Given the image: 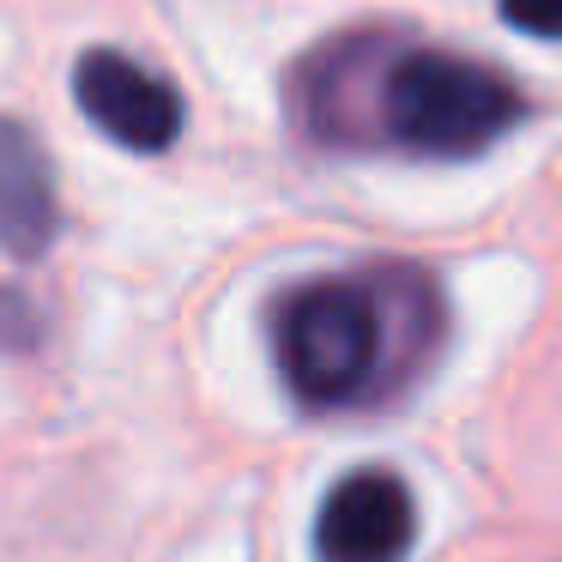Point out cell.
I'll return each instance as SVG.
<instances>
[{
    "label": "cell",
    "mask_w": 562,
    "mask_h": 562,
    "mask_svg": "<svg viewBox=\"0 0 562 562\" xmlns=\"http://www.w3.org/2000/svg\"><path fill=\"white\" fill-rule=\"evenodd\" d=\"M308 122L339 146H393L412 158H477L508 127H520L526 98L514 79L472 55L429 43H333L315 61Z\"/></svg>",
    "instance_id": "cell-1"
},
{
    "label": "cell",
    "mask_w": 562,
    "mask_h": 562,
    "mask_svg": "<svg viewBox=\"0 0 562 562\" xmlns=\"http://www.w3.org/2000/svg\"><path fill=\"white\" fill-rule=\"evenodd\" d=\"M436 291L412 272H339L308 279L272 303V363L308 412H351L381 400L417 363V339H436Z\"/></svg>",
    "instance_id": "cell-2"
},
{
    "label": "cell",
    "mask_w": 562,
    "mask_h": 562,
    "mask_svg": "<svg viewBox=\"0 0 562 562\" xmlns=\"http://www.w3.org/2000/svg\"><path fill=\"white\" fill-rule=\"evenodd\" d=\"M417 544V502L400 472L357 465L315 514V562H405Z\"/></svg>",
    "instance_id": "cell-3"
},
{
    "label": "cell",
    "mask_w": 562,
    "mask_h": 562,
    "mask_svg": "<svg viewBox=\"0 0 562 562\" xmlns=\"http://www.w3.org/2000/svg\"><path fill=\"white\" fill-rule=\"evenodd\" d=\"M74 103L98 134H110L127 151H170L182 134V98L170 79L139 67L122 49H86L74 67Z\"/></svg>",
    "instance_id": "cell-4"
},
{
    "label": "cell",
    "mask_w": 562,
    "mask_h": 562,
    "mask_svg": "<svg viewBox=\"0 0 562 562\" xmlns=\"http://www.w3.org/2000/svg\"><path fill=\"white\" fill-rule=\"evenodd\" d=\"M61 231L55 164L25 122L0 115V248L13 260H43Z\"/></svg>",
    "instance_id": "cell-5"
},
{
    "label": "cell",
    "mask_w": 562,
    "mask_h": 562,
    "mask_svg": "<svg viewBox=\"0 0 562 562\" xmlns=\"http://www.w3.org/2000/svg\"><path fill=\"white\" fill-rule=\"evenodd\" d=\"M502 19L526 37L562 43V0H502Z\"/></svg>",
    "instance_id": "cell-6"
},
{
    "label": "cell",
    "mask_w": 562,
    "mask_h": 562,
    "mask_svg": "<svg viewBox=\"0 0 562 562\" xmlns=\"http://www.w3.org/2000/svg\"><path fill=\"white\" fill-rule=\"evenodd\" d=\"M0 345H37V308L19 291H0Z\"/></svg>",
    "instance_id": "cell-7"
}]
</instances>
